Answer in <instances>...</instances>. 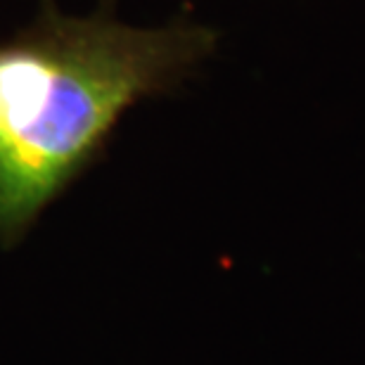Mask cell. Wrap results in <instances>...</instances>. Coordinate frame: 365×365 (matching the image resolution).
Returning a JSON list of instances; mask_svg holds the SVG:
<instances>
[{"mask_svg": "<svg viewBox=\"0 0 365 365\" xmlns=\"http://www.w3.org/2000/svg\"><path fill=\"white\" fill-rule=\"evenodd\" d=\"M221 34L178 17L133 26L55 5L0 41V242H14L105 148L121 116L178 91Z\"/></svg>", "mask_w": 365, "mask_h": 365, "instance_id": "obj_1", "label": "cell"}, {"mask_svg": "<svg viewBox=\"0 0 365 365\" xmlns=\"http://www.w3.org/2000/svg\"><path fill=\"white\" fill-rule=\"evenodd\" d=\"M43 5L48 7V5H55V3H53V0H43Z\"/></svg>", "mask_w": 365, "mask_h": 365, "instance_id": "obj_2", "label": "cell"}]
</instances>
